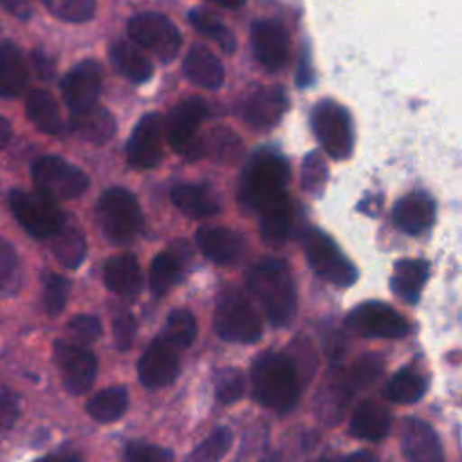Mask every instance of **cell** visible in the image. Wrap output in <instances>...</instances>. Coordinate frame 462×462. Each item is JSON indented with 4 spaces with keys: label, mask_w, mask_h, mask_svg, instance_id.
Returning <instances> with one entry per match:
<instances>
[{
    "label": "cell",
    "mask_w": 462,
    "mask_h": 462,
    "mask_svg": "<svg viewBox=\"0 0 462 462\" xmlns=\"http://www.w3.org/2000/svg\"><path fill=\"white\" fill-rule=\"evenodd\" d=\"M209 2H213L220 7H226V9H238V7L244 5L245 0H209Z\"/></svg>",
    "instance_id": "55"
},
{
    "label": "cell",
    "mask_w": 462,
    "mask_h": 462,
    "mask_svg": "<svg viewBox=\"0 0 462 462\" xmlns=\"http://www.w3.org/2000/svg\"><path fill=\"white\" fill-rule=\"evenodd\" d=\"M103 87V72L97 61L83 60L61 79V94L70 110L78 114L97 105Z\"/></svg>",
    "instance_id": "12"
},
{
    "label": "cell",
    "mask_w": 462,
    "mask_h": 462,
    "mask_svg": "<svg viewBox=\"0 0 462 462\" xmlns=\"http://www.w3.org/2000/svg\"><path fill=\"white\" fill-rule=\"evenodd\" d=\"M69 332L83 341V343H92L96 341L101 332H103V327H101V321L96 318V316H90V314H79V316H74L69 325H67Z\"/></svg>",
    "instance_id": "48"
},
{
    "label": "cell",
    "mask_w": 462,
    "mask_h": 462,
    "mask_svg": "<svg viewBox=\"0 0 462 462\" xmlns=\"http://www.w3.org/2000/svg\"><path fill=\"white\" fill-rule=\"evenodd\" d=\"M188 253L189 249L177 242L153 258L150 265V289L155 296H162L180 280Z\"/></svg>",
    "instance_id": "23"
},
{
    "label": "cell",
    "mask_w": 462,
    "mask_h": 462,
    "mask_svg": "<svg viewBox=\"0 0 462 462\" xmlns=\"http://www.w3.org/2000/svg\"><path fill=\"white\" fill-rule=\"evenodd\" d=\"M25 112L27 117L32 121V125L51 135L61 134L63 123H61V114L60 108L54 101V97L47 90H32L27 96L25 103Z\"/></svg>",
    "instance_id": "32"
},
{
    "label": "cell",
    "mask_w": 462,
    "mask_h": 462,
    "mask_svg": "<svg viewBox=\"0 0 462 462\" xmlns=\"http://www.w3.org/2000/svg\"><path fill=\"white\" fill-rule=\"evenodd\" d=\"M110 61L116 70L132 83H144L153 72L150 60L128 42H116L110 47Z\"/></svg>",
    "instance_id": "31"
},
{
    "label": "cell",
    "mask_w": 462,
    "mask_h": 462,
    "mask_svg": "<svg viewBox=\"0 0 462 462\" xmlns=\"http://www.w3.org/2000/svg\"><path fill=\"white\" fill-rule=\"evenodd\" d=\"M254 399L276 411H289L300 397V374L294 361L283 354L265 352L251 370Z\"/></svg>",
    "instance_id": "1"
},
{
    "label": "cell",
    "mask_w": 462,
    "mask_h": 462,
    "mask_svg": "<svg viewBox=\"0 0 462 462\" xmlns=\"http://www.w3.org/2000/svg\"><path fill=\"white\" fill-rule=\"evenodd\" d=\"M9 208L18 224L34 238H51L65 224V215L58 202L40 191L13 189Z\"/></svg>",
    "instance_id": "5"
},
{
    "label": "cell",
    "mask_w": 462,
    "mask_h": 462,
    "mask_svg": "<svg viewBox=\"0 0 462 462\" xmlns=\"http://www.w3.org/2000/svg\"><path fill=\"white\" fill-rule=\"evenodd\" d=\"M401 442L402 453L410 462H444L440 440L435 430L424 420L415 417L406 419L402 424Z\"/></svg>",
    "instance_id": "20"
},
{
    "label": "cell",
    "mask_w": 462,
    "mask_h": 462,
    "mask_svg": "<svg viewBox=\"0 0 462 462\" xmlns=\"http://www.w3.org/2000/svg\"><path fill=\"white\" fill-rule=\"evenodd\" d=\"M392 218L402 233L419 235L431 226L435 218V202L424 191H411L397 200Z\"/></svg>",
    "instance_id": "21"
},
{
    "label": "cell",
    "mask_w": 462,
    "mask_h": 462,
    "mask_svg": "<svg viewBox=\"0 0 462 462\" xmlns=\"http://www.w3.org/2000/svg\"><path fill=\"white\" fill-rule=\"evenodd\" d=\"M97 220L112 244H130L143 227V211L137 199L125 188L106 189L96 206Z\"/></svg>",
    "instance_id": "4"
},
{
    "label": "cell",
    "mask_w": 462,
    "mask_h": 462,
    "mask_svg": "<svg viewBox=\"0 0 462 462\" xmlns=\"http://www.w3.org/2000/svg\"><path fill=\"white\" fill-rule=\"evenodd\" d=\"M0 7L18 20H29L32 13L29 0H0Z\"/></svg>",
    "instance_id": "51"
},
{
    "label": "cell",
    "mask_w": 462,
    "mask_h": 462,
    "mask_svg": "<svg viewBox=\"0 0 462 462\" xmlns=\"http://www.w3.org/2000/svg\"><path fill=\"white\" fill-rule=\"evenodd\" d=\"M188 79L202 88H218L224 81V67L220 60L204 45H193L182 63Z\"/></svg>",
    "instance_id": "24"
},
{
    "label": "cell",
    "mask_w": 462,
    "mask_h": 462,
    "mask_svg": "<svg viewBox=\"0 0 462 462\" xmlns=\"http://www.w3.org/2000/svg\"><path fill=\"white\" fill-rule=\"evenodd\" d=\"M289 164L276 152H258L245 168L240 199L251 209H263L271 202L287 197Z\"/></svg>",
    "instance_id": "3"
},
{
    "label": "cell",
    "mask_w": 462,
    "mask_h": 462,
    "mask_svg": "<svg viewBox=\"0 0 462 462\" xmlns=\"http://www.w3.org/2000/svg\"><path fill=\"white\" fill-rule=\"evenodd\" d=\"M390 422L392 417L383 404L375 401H365L356 408L350 419V431L359 439L379 440L388 433Z\"/></svg>",
    "instance_id": "29"
},
{
    "label": "cell",
    "mask_w": 462,
    "mask_h": 462,
    "mask_svg": "<svg viewBox=\"0 0 462 462\" xmlns=\"http://www.w3.org/2000/svg\"><path fill=\"white\" fill-rule=\"evenodd\" d=\"M206 103L200 97H189L175 105L164 123V132L170 146L184 150L191 144L202 119L206 117Z\"/></svg>",
    "instance_id": "18"
},
{
    "label": "cell",
    "mask_w": 462,
    "mask_h": 462,
    "mask_svg": "<svg viewBox=\"0 0 462 462\" xmlns=\"http://www.w3.org/2000/svg\"><path fill=\"white\" fill-rule=\"evenodd\" d=\"M27 85V67L20 49L11 43H0V97H16Z\"/></svg>",
    "instance_id": "28"
},
{
    "label": "cell",
    "mask_w": 462,
    "mask_h": 462,
    "mask_svg": "<svg viewBox=\"0 0 462 462\" xmlns=\"http://www.w3.org/2000/svg\"><path fill=\"white\" fill-rule=\"evenodd\" d=\"M263 462H278V460H276V458H274V457H271V458H265V460H263Z\"/></svg>",
    "instance_id": "56"
},
{
    "label": "cell",
    "mask_w": 462,
    "mask_h": 462,
    "mask_svg": "<svg viewBox=\"0 0 462 462\" xmlns=\"http://www.w3.org/2000/svg\"><path fill=\"white\" fill-rule=\"evenodd\" d=\"M247 285L273 325L291 321L296 310V289L283 262L267 258L253 265L247 274Z\"/></svg>",
    "instance_id": "2"
},
{
    "label": "cell",
    "mask_w": 462,
    "mask_h": 462,
    "mask_svg": "<svg viewBox=\"0 0 462 462\" xmlns=\"http://www.w3.org/2000/svg\"><path fill=\"white\" fill-rule=\"evenodd\" d=\"M426 392V379L411 368H401L386 386V397L397 404L417 402Z\"/></svg>",
    "instance_id": "35"
},
{
    "label": "cell",
    "mask_w": 462,
    "mask_h": 462,
    "mask_svg": "<svg viewBox=\"0 0 462 462\" xmlns=\"http://www.w3.org/2000/svg\"><path fill=\"white\" fill-rule=\"evenodd\" d=\"M128 36L161 61H171L182 43L179 29L161 13H141L128 22Z\"/></svg>",
    "instance_id": "10"
},
{
    "label": "cell",
    "mask_w": 462,
    "mask_h": 462,
    "mask_svg": "<svg viewBox=\"0 0 462 462\" xmlns=\"http://www.w3.org/2000/svg\"><path fill=\"white\" fill-rule=\"evenodd\" d=\"M287 108V96L280 85L260 87L251 92L242 105V117L253 128L274 126Z\"/></svg>",
    "instance_id": "16"
},
{
    "label": "cell",
    "mask_w": 462,
    "mask_h": 462,
    "mask_svg": "<svg viewBox=\"0 0 462 462\" xmlns=\"http://www.w3.org/2000/svg\"><path fill=\"white\" fill-rule=\"evenodd\" d=\"M11 134H13V130H11V123H9L5 117H2V116H0V150L9 143Z\"/></svg>",
    "instance_id": "52"
},
{
    "label": "cell",
    "mask_w": 462,
    "mask_h": 462,
    "mask_svg": "<svg viewBox=\"0 0 462 462\" xmlns=\"http://www.w3.org/2000/svg\"><path fill=\"white\" fill-rule=\"evenodd\" d=\"M428 271H430V265L426 260H420V258L399 260L393 267V274L390 280L392 291L401 300L408 303H415L428 278Z\"/></svg>",
    "instance_id": "27"
},
{
    "label": "cell",
    "mask_w": 462,
    "mask_h": 462,
    "mask_svg": "<svg viewBox=\"0 0 462 462\" xmlns=\"http://www.w3.org/2000/svg\"><path fill=\"white\" fill-rule=\"evenodd\" d=\"M103 280L112 292L132 298L143 289V273L137 258L130 253L116 254L106 260L103 267Z\"/></svg>",
    "instance_id": "22"
},
{
    "label": "cell",
    "mask_w": 462,
    "mask_h": 462,
    "mask_svg": "<svg viewBox=\"0 0 462 462\" xmlns=\"http://www.w3.org/2000/svg\"><path fill=\"white\" fill-rule=\"evenodd\" d=\"M173 453L166 448L144 444V442H130L125 451V462H171Z\"/></svg>",
    "instance_id": "46"
},
{
    "label": "cell",
    "mask_w": 462,
    "mask_h": 462,
    "mask_svg": "<svg viewBox=\"0 0 462 462\" xmlns=\"http://www.w3.org/2000/svg\"><path fill=\"white\" fill-rule=\"evenodd\" d=\"M233 440L231 430L217 428L213 430L191 453L189 462H218L229 449Z\"/></svg>",
    "instance_id": "40"
},
{
    "label": "cell",
    "mask_w": 462,
    "mask_h": 462,
    "mask_svg": "<svg viewBox=\"0 0 462 462\" xmlns=\"http://www.w3.org/2000/svg\"><path fill=\"white\" fill-rule=\"evenodd\" d=\"M128 408V393L123 386H110L97 392L88 402L87 411L99 422L117 420Z\"/></svg>",
    "instance_id": "34"
},
{
    "label": "cell",
    "mask_w": 462,
    "mask_h": 462,
    "mask_svg": "<svg viewBox=\"0 0 462 462\" xmlns=\"http://www.w3.org/2000/svg\"><path fill=\"white\" fill-rule=\"evenodd\" d=\"M31 177L34 180L36 191L54 200L76 199L88 188L87 173L56 155L40 157L31 168Z\"/></svg>",
    "instance_id": "8"
},
{
    "label": "cell",
    "mask_w": 462,
    "mask_h": 462,
    "mask_svg": "<svg viewBox=\"0 0 462 462\" xmlns=\"http://www.w3.org/2000/svg\"><path fill=\"white\" fill-rule=\"evenodd\" d=\"M211 152L222 162H236L242 157V143L236 134L229 130H215L209 137Z\"/></svg>",
    "instance_id": "44"
},
{
    "label": "cell",
    "mask_w": 462,
    "mask_h": 462,
    "mask_svg": "<svg viewBox=\"0 0 462 462\" xmlns=\"http://www.w3.org/2000/svg\"><path fill=\"white\" fill-rule=\"evenodd\" d=\"M36 462H79V460L76 457H70V455H51V457L40 458Z\"/></svg>",
    "instance_id": "54"
},
{
    "label": "cell",
    "mask_w": 462,
    "mask_h": 462,
    "mask_svg": "<svg viewBox=\"0 0 462 462\" xmlns=\"http://www.w3.org/2000/svg\"><path fill=\"white\" fill-rule=\"evenodd\" d=\"M56 18L70 23L88 22L96 13V0H42Z\"/></svg>",
    "instance_id": "41"
},
{
    "label": "cell",
    "mask_w": 462,
    "mask_h": 462,
    "mask_svg": "<svg viewBox=\"0 0 462 462\" xmlns=\"http://www.w3.org/2000/svg\"><path fill=\"white\" fill-rule=\"evenodd\" d=\"M49 240L52 254L63 267L76 269L85 260L87 242L83 233L76 226L63 224L60 231H56Z\"/></svg>",
    "instance_id": "33"
},
{
    "label": "cell",
    "mask_w": 462,
    "mask_h": 462,
    "mask_svg": "<svg viewBox=\"0 0 462 462\" xmlns=\"http://www.w3.org/2000/svg\"><path fill=\"white\" fill-rule=\"evenodd\" d=\"M291 226H292V209H291L289 197H282L271 202L269 206H265L263 209H260V231L263 240L269 245L273 247L282 245L291 233Z\"/></svg>",
    "instance_id": "30"
},
{
    "label": "cell",
    "mask_w": 462,
    "mask_h": 462,
    "mask_svg": "<svg viewBox=\"0 0 462 462\" xmlns=\"http://www.w3.org/2000/svg\"><path fill=\"white\" fill-rule=\"evenodd\" d=\"M325 179H327L325 161L316 152L309 153L303 161V186L309 191L318 193V191H321V188L325 184Z\"/></svg>",
    "instance_id": "47"
},
{
    "label": "cell",
    "mask_w": 462,
    "mask_h": 462,
    "mask_svg": "<svg viewBox=\"0 0 462 462\" xmlns=\"http://www.w3.org/2000/svg\"><path fill=\"white\" fill-rule=\"evenodd\" d=\"M254 58L267 70H280L289 58V36L274 20H256L251 27Z\"/></svg>",
    "instance_id": "15"
},
{
    "label": "cell",
    "mask_w": 462,
    "mask_h": 462,
    "mask_svg": "<svg viewBox=\"0 0 462 462\" xmlns=\"http://www.w3.org/2000/svg\"><path fill=\"white\" fill-rule=\"evenodd\" d=\"M20 413L18 397L11 390L0 392V433L7 431Z\"/></svg>",
    "instance_id": "50"
},
{
    "label": "cell",
    "mask_w": 462,
    "mask_h": 462,
    "mask_svg": "<svg viewBox=\"0 0 462 462\" xmlns=\"http://www.w3.org/2000/svg\"><path fill=\"white\" fill-rule=\"evenodd\" d=\"M345 462H377V460H375V457H374L372 453H368V451H356V453L348 455Z\"/></svg>",
    "instance_id": "53"
},
{
    "label": "cell",
    "mask_w": 462,
    "mask_h": 462,
    "mask_svg": "<svg viewBox=\"0 0 462 462\" xmlns=\"http://www.w3.org/2000/svg\"><path fill=\"white\" fill-rule=\"evenodd\" d=\"M352 386L348 383V379L343 377H336L330 381V384L323 390L319 401H316L319 413L325 417V420H337L345 402H348Z\"/></svg>",
    "instance_id": "39"
},
{
    "label": "cell",
    "mask_w": 462,
    "mask_h": 462,
    "mask_svg": "<svg viewBox=\"0 0 462 462\" xmlns=\"http://www.w3.org/2000/svg\"><path fill=\"white\" fill-rule=\"evenodd\" d=\"M135 319L132 314L123 312L114 319V341L119 350H126L135 337Z\"/></svg>",
    "instance_id": "49"
},
{
    "label": "cell",
    "mask_w": 462,
    "mask_h": 462,
    "mask_svg": "<svg viewBox=\"0 0 462 462\" xmlns=\"http://www.w3.org/2000/svg\"><path fill=\"white\" fill-rule=\"evenodd\" d=\"M383 372V359L375 354H366L352 368L348 383L352 388H365L372 384Z\"/></svg>",
    "instance_id": "45"
},
{
    "label": "cell",
    "mask_w": 462,
    "mask_h": 462,
    "mask_svg": "<svg viewBox=\"0 0 462 462\" xmlns=\"http://www.w3.org/2000/svg\"><path fill=\"white\" fill-rule=\"evenodd\" d=\"M139 379L146 388H161L170 384L179 374V361L164 337H157L150 343L137 365Z\"/></svg>",
    "instance_id": "17"
},
{
    "label": "cell",
    "mask_w": 462,
    "mask_h": 462,
    "mask_svg": "<svg viewBox=\"0 0 462 462\" xmlns=\"http://www.w3.org/2000/svg\"><path fill=\"white\" fill-rule=\"evenodd\" d=\"M303 251L312 271L323 280L339 287H348L357 280L356 267L321 229L309 227L303 233Z\"/></svg>",
    "instance_id": "7"
},
{
    "label": "cell",
    "mask_w": 462,
    "mask_h": 462,
    "mask_svg": "<svg viewBox=\"0 0 462 462\" xmlns=\"http://www.w3.org/2000/svg\"><path fill=\"white\" fill-rule=\"evenodd\" d=\"M200 251L218 265L236 263L245 251V242L240 233L222 226H208L197 231Z\"/></svg>",
    "instance_id": "19"
},
{
    "label": "cell",
    "mask_w": 462,
    "mask_h": 462,
    "mask_svg": "<svg viewBox=\"0 0 462 462\" xmlns=\"http://www.w3.org/2000/svg\"><path fill=\"white\" fill-rule=\"evenodd\" d=\"M54 361L61 372L63 386L67 392L79 395L90 390L97 372V363L92 352L67 341H56Z\"/></svg>",
    "instance_id": "13"
},
{
    "label": "cell",
    "mask_w": 462,
    "mask_h": 462,
    "mask_svg": "<svg viewBox=\"0 0 462 462\" xmlns=\"http://www.w3.org/2000/svg\"><path fill=\"white\" fill-rule=\"evenodd\" d=\"M22 285L18 254L11 242L0 236V296L14 294Z\"/></svg>",
    "instance_id": "38"
},
{
    "label": "cell",
    "mask_w": 462,
    "mask_h": 462,
    "mask_svg": "<svg viewBox=\"0 0 462 462\" xmlns=\"http://www.w3.org/2000/svg\"><path fill=\"white\" fill-rule=\"evenodd\" d=\"M346 325L366 337H402L410 330L406 319L381 301H366L352 309L346 316Z\"/></svg>",
    "instance_id": "11"
},
{
    "label": "cell",
    "mask_w": 462,
    "mask_h": 462,
    "mask_svg": "<svg viewBox=\"0 0 462 462\" xmlns=\"http://www.w3.org/2000/svg\"><path fill=\"white\" fill-rule=\"evenodd\" d=\"M244 390H245V381L238 368L227 366L217 374L215 393L220 402L231 404V402L238 401L244 395Z\"/></svg>",
    "instance_id": "43"
},
{
    "label": "cell",
    "mask_w": 462,
    "mask_h": 462,
    "mask_svg": "<svg viewBox=\"0 0 462 462\" xmlns=\"http://www.w3.org/2000/svg\"><path fill=\"white\" fill-rule=\"evenodd\" d=\"M69 280L56 274V273H49L45 274L43 280V303H45V310L49 316H58L69 298Z\"/></svg>",
    "instance_id": "42"
},
{
    "label": "cell",
    "mask_w": 462,
    "mask_h": 462,
    "mask_svg": "<svg viewBox=\"0 0 462 462\" xmlns=\"http://www.w3.org/2000/svg\"><path fill=\"white\" fill-rule=\"evenodd\" d=\"M171 200L193 218H208L220 211V199L208 184H179L171 191Z\"/></svg>",
    "instance_id": "25"
},
{
    "label": "cell",
    "mask_w": 462,
    "mask_h": 462,
    "mask_svg": "<svg viewBox=\"0 0 462 462\" xmlns=\"http://www.w3.org/2000/svg\"><path fill=\"white\" fill-rule=\"evenodd\" d=\"M195 334H197V323L189 310L177 309V310L170 312V316L166 319V327H164V339L170 345L186 348L193 343Z\"/></svg>",
    "instance_id": "37"
},
{
    "label": "cell",
    "mask_w": 462,
    "mask_h": 462,
    "mask_svg": "<svg viewBox=\"0 0 462 462\" xmlns=\"http://www.w3.org/2000/svg\"><path fill=\"white\" fill-rule=\"evenodd\" d=\"M310 123L318 141L332 159H346L350 155L354 134L346 108L330 99L319 101L312 110Z\"/></svg>",
    "instance_id": "9"
},
{
    "label": "cell",
    "mask_w": 462,
    "mask_h": 462,
    "mask_svg": "<svg viewBox=\"0 0 462 462\" xmlns=\"http://www.w3.org/2000/svg\"><path fill=\"white\" fill-rule=\"evenodd\" d=\"M164 121L157 112H150L139 119L126 144L128 162L137 170H150L162 159Z\"/></svg>",
    "instance_id": "14"
},
{
    "label": "cell",
    "mask_w": 462,
    "mask_h": 462,
    "mask_svg": "<svg viewBox=\"0 0 462 462\" xmlns=\"http://www.w3.org/2000/svg\"><path fill=\"white\" fill-rule=\"evenodd\" d=\"M191 25L204 34L206 38L213 40L224 52H233L236 49V40L231 32V29H227L224 25V22L215 16L213 13L206 11V9H193L188 14Z\"/></svg>",
    "instance_id": "36"
},
{
    "label": "cell",
    "mask_w": 462,
    "mask_h": 462,
    "mask_svg": "<svg viewBox=\"0 0 462 462\" xmlns=\"http://www.w3.org/2000/svg\"><path fill=\"white\" fill-rule=\"evenodd\" d=\"M70 126L74 134L92 144H103L116 134L114 116L99 105L78 114H70Z\"/></svg>",
    "instance_id": "26"
},
{
    "label": "cell",
    "mask_w": 462,
    "mask_h": 462,
    "mask_svg": "<svg viewBox=\"0 0 462 462\" xmlns=\"http://www.w3.org/2000/svg\"><path fill=\"white\" fill-rule=\"evenodd\" d=\"M215 328L222 339L233 343H254L262 336L256 310L236 289H227L220 294L215 310Z\"/></svg>",
    "instance_id": "6"
}]
</instances>
